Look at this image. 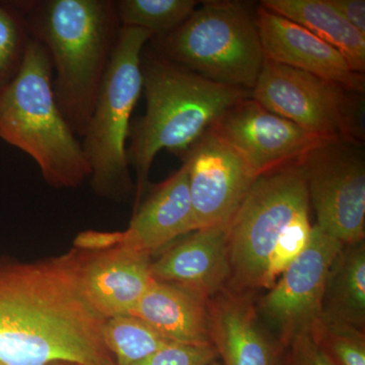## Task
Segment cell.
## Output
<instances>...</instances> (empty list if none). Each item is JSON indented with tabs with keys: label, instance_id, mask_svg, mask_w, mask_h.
I'll use <instances>...</instances> for the list:
<instances>
[{
	"label": "cell",
	"instance_id": "obj_3",
	"mask_svg": "<svg viewBox=\"0 0 365 365\" xmlns=\"http://www.w3.org/2000/svg\"><path fill=\"white\" fill-rule=\"evenodd\" d=\"M146 111L132 120L127 153L136 172L140 203L153 160L160 150L177 153L198 140L232 106L251 91L213 83L157 52L141 57Z\"/></svg>",
	"mask_w": 365,
	"mask_h": 365
},
{
	"label": "cell",
	"instance_id": "obj_2",
	"mask_svg": "<svg viewBox=\"0 0 365 365\" xmlns=\"http://www.w3.org/2000/svg\"><path fill=\"white\" fill-rule=\"evenodd\" d=\"M47 50L59 109L83 137L121 31L115 0H14Z\"/></svg>",
	"mask_w": 365,
	"mask_h": 365
},
{
	"label": "cell",
	"instance_id": "obj_31",
	"mask_svg": "<svg viewBox=\"0 0 365 365\" xmlns=\"http://www.w3.org/2000/svg\"><path fill=\"white\" fill-rule=\"evenodd\" d=\"M0 365H4V364H2L1 362H0Z\"/></svg>",
	"mask_w": 365,
	"mask_h": 365
},
{
	"label": "cell",
	"instance_id": "obj_27",
	"mask_svg": "<svg viewBox=\"0 0 365 365\" xmlns=\"http://www.w3.org/2000/svg\"><path fill=\"white\" fill-rule=\"evenodd\" d=\"M122 241L121 232H96L88 230L79 234L74 240V246L78 250L105 252L117 248Z\"/></svg>",
	"mask_w": 365,
	"mask_h": 365
},
{
	"label": "cell",
	"instance_id": "obj_21",
	"mask_svg": "<svg viewBox=\"0 0 365 365\" xmlns=\"http://www.w3.org/2000/svg\"><path fill=\"white\" fill-rule=\"evenodd\" d=\"M103 342L116 357V365H133L173 341L134 316H119L106 319L102 328Z\"/></svg>",
	"mask_w": 365,
	"mask_h": 365
},
{
	"label": "cell",
	"instance_id": "obj_5",
	"mask_svg": "<svg viewBox=\"0 0 365 365\" xmlns=\"http://www.w3.org/2000/svg\"><path fill=\"white\" fill-rule=\"evenodd\" d=\"M150 40L148 31L122 26L81 143L91 186L107 198L123 199L133 189L127 143L132 113L143 91L141 57Z\"/></svg>",
	"mask_w": 365,
	"mask_h": 365
},
{
	"label": "cell",
	"instance_id": "obj_14",
	"mask_svg": "<svg viewBox=\"0 0 365 365\" xmlns=\"http://www.w3.org/2000/svg\"><path fill=\"white\" fill-rule=\"evenodd\" d=\"M252 295L227 287L209 299L211 344L222 365H280L282 346L261 321Z\"/></svg>",
	"mask_w": 365,
	"mask_h": 365
},
{
	"label": "cell",
	"instance_id": "obj_26",
	"mask_svg": "<svg viewBox=\"0 0 365 365\" xmlns=\"http://www.w3.org/2000/svg\"><path fill=\"white\" fill-rule=\"evenodd\" d=\"M280 365H333L309 333L299 334L283 348Z\"/></svg>",
	"mask_w": 365,
	"mask_h": 365
},
{
	"label": "cell",
	"instance_id": "obj_22",
	"mask_svg": "<svg viewBox=\"0 0 365 365\" xmlns=\"http://www.w3.org/2000/svg\"><path fill=\"white\" fill-rule=\"evenodd\" d=\"M196 0H117L121 26L143 29L160 39L188 20L195 11Z\"/></svg>",
	"mask_w": 365,
	"mask_h": 365
},
{
	"label": "cell",
	"instance_id": "obj_15",
	"mask_svg": "<svg viewBox=\"0 0 365 365\" xmlns=\"http://www.w3.org/2000/svg\"><path fill=\"white\" fill-rule=\"evenodd\" d=\"M150 255L124 248L86 257L81 287L91 307L103 319L130 316L153 282Z\"/></svg>",
	"mask_w": 365,
	"mask_h": 365
},
{
	"label": "cell",
	"instance_id": "obj_30",
	"mask_svg": "<svg viewBox=\"0 0 365 365\" xmlns=\"http://www.w3.org/2000/svg\"><path fill=\"white\" fill-rule=\"evenodd\" d=\"M54 365H69L68 364H54Z\"/></svg>",
	"mask_w": 365,
	"mask_h": 365
},
{
	"label": "cell",
	"instance_id": "obj_1",
	"mask_svg": "<svg viewBox=\"0 0 365 365\" xmlns=\"http://www.w3.org/2000/svg\"><path fill=\"white\" fill-rule=\"evenodd\" d=\"M76 251L23 263L0 258V362L116 365L103 342L105 319L81 287Z\"/></svg>",
	"mask_w": 365,
	"mask_h": 365
},
{
	"label": "cell",
	"instance_id": "obj_8",
	"mask_svg": "<svg viewBox=\"0 0 365 365\" xmlns=\"http://www.w3.org/2000/svg\"><path fill=\"white\" fill-rule=\"evenodd\" d=\"M317 223L344 245L365 239V162L354 141L332 138L299 163Z\"/></svg>",
	"mask_w": 365,
	"mask_h": 365
},
{
	"label": "cell",
	"instance_id": "obj_24",
	"mask_svg": "<svg viewBox=\"0 0 365 365\" xmlns=\"http://www.w3.org/2000/svg\"><path fill=\"white\" fill-rule=\"evenodd\" d=\"M309 335L333 365H365V331L321 318Z\"/></svg>",
	"mask_w": 365,
	"mask_h": 365
},
{
	"label": "cell",
	"instance_id": "obj_19",
	"mask_svg": "<svg viewBox=\"0 0 365 365\" xmlns=\"http://www.w3.org/2000/svg\"><path fill=\"white\" fill-rule=\"evenodd\" d=\"M261 6L294 21L347 60L352 71H365V35L354 28L329 0H264Z\"/></svg>",
	"mask_w": 365,
	"mask_h": 365
},
{
	"label": "cell",
	"instance_id": "obj_11",
	"mask_svg": "<svg viewBox=\"0 0 365 365\" xmlns=\"http://www.w3.org/2000/svg\"><path fill=\"white\" fill-rule=\"evenodd\" d=\"M177 155L188 172L194 230L227 227L256 180L247 163L212 128Z\"/></svg>",
	"mask_w": 365,
	"mask_h": 365
},
{
	"label": "cell",
	"instance_id": "obj_9",
	"mask_svg": "<svg viewBox=\"0 0 365 365\" xmlns=\"http://www.w3.org/2000/svg\"><path fill=\"white\" fill-rule=\"evenodd\" d=\"M346 91L328 79L265 59L251 98L314 135L353 140L356 127Z\"/></svg>",
	"mask_w": 365,
	"mask_h": 365
},
{
	"label": "cell",
	"instance_id": "obj_18",
	"mask_svg": "<svg viewBox=\"0 0 365 365\" xmlns=\"http://www.w3.org/2000/svg\"><path fill=\"white\" fill-rule=\"evenodd\" d=\"M208 302L180 285L153 280L130 316L143 319L173 342L212 345Z\"/></svg>",
	"mask_w": 365,
	"mask_h": 365
},
{
	"label": "cell",
	"instance_id": "obj_7",
	"mask_svg": "<svg viewBox=\"0 0 365 365\" xmlns=\"http://www.w3.org/2000/svg\"><path fill=\"white\" fill-rule=\"evenodd\" d=\"M157 53L220 83L252 91L264 57L256 13L239 1H205L174 32L153 39Z\"/></svg>",
	"mask_w": 365,
	"mask_h": 365
},
{
	"label": "cell",
	"instance_id": "obj_10",
	"mask_svg": "<svg viewBox=\"0 0 365 365\" xmlns=\"http://www.w3.org/2000/svg\"><path fill=\"white\" fill-rule=\"evenodd\" d=\"M343 245L314 225L306 249L255 300L261 321L282 348L299 334H309L321 317L327 275Z\"/></svg>",
	"mask_w": 365,
	"mask_h": 365
},
{
	"label": "cell",
	"instance_id": "obj_20",
	"mask_svg": "<svg viewBox=\"0 0 365 365\" xmlns=\"http://www.w3.org/2000/svg\"><path fill=\"white\" fill-rule=\"evenodd\" d=\"M321 318L365 331V241L343 245L327 275Z\"/></svg>",
	"mask_w": 365,
	"mask_h": 365
},
{
	"label": "cell",
	"instance_id": "obj_23",
	"mask_svg": "<svg viewBox=\"0 0 365 365\" xmlns=\"http://www.w3.org/2000/svg\"><path fill=\"white\" fill-rule=\"evenodd\" d=\"M31 40L24 14L14 0H0V93L20 72Z\"/></svg>",
	"mask_w": 365,
	"mask_h": 365
},
{
	"label": "cell",
	"instance_id": "obj_16",
	"mask_svg": "<svg viewBox=\"0 0 365 365\" xmlns=\"http://www.w3.org/2000/svg\"><path fill=\"white\" fill-rule=\"evenodd\" d=\"M151 275L210 299L227 287L230 278L227 227L201 228L190 232L151 262Z\"/></svg>",
	"mask_w": 365,
	"mask_h": 365
},
{
	"label": "cell",
	"instance_id": "obj_13",
	"mask_svg": "<svg viewBox=\"0 0 365 365\" xmlns=\"http://www.w3.org/2000/svg\"><path fill=\"white\" fill-rule=\"evenodd\" d=\"M256 24L265 59L328 79L353 93H364V74L353 71L339 51L304 26L261 6L256 11Z\"/></svg>",
	"mask_w": 365,
	"mask_h": 365
},
{
	"label": "cell",
	"instance_id": "obj_12",
	"mask_svg": "<svg viewBox=\"0 0 365 365\" xmlns=\"http://www.w3.org/2000/svg\"><path fill=\"white\" fill-rule=\"evenodd\" d=\"M241 155L254 177L302 162L324 138L268 111L252 98L227 110L212 127Z\"/></svg>",
	"mask_w": 365,
	"mask_h": 365
},
{
	"label": "cell",
	"instance_id": "obj_17",
	"mask_svg": "<svg viewBox=\"0 0 365 365\" xmlns=\"http://www.w3.org/2000/svg\"><path fill=\"white\" fill-rule=\"evenodd\" d=\"M194 232L186 165L158 185L134 211L120 248L150 255Z\"/></svg>",
	"mask_w": 365,
	"mask_h": 365
},
{
	"label": "cell",
	"instance_id": "obj_32",
	"mask_svg": "<svg viewBox=\"0 0 365 365\" xmlns=\"http://www.w3.org/2000/svg\"><path fill=\"white\" fill-rule=\"evenodd\" d=\"M69 365H76V364H69Z\"/></svg>",
	"mask_w": 365,
	"mask_h": 365
},
{
	"label": "cell",
	"instance_id": "obj_25",
	"mask_svg": "<svg viewBox=\"0 0 365 365\" xmlns=\"http://www.w3.org/2000/svg\"><path fill=\"white\" fill-rule=\"evenodd\" d=\"M217 359L212 345L170 343L133 365H209Z\"/></svg>",
	"mask_w": 365,
	"mask_h": 365
},
{
	"label": "cell",
	"instance_id": "obj_6",
	"mask_svg": "<svg viewBox=\"0 0 365 365\" xmlns=\"http://www.w3.org/2000/svg\"><path fill=\"white\" fill-rule=\"evenodd\" d=\"M309 206L300 163L257 178L227 225V288L251 294L266 289L274 251L294 228L311 222Z\"/></svg>",
	"mask_w": 365,
	"mask_h": 365
},
{
	"label": "cell",
	"instance_id": "obj_4",
	"mask_svg": "<svg viewBox=\"0 0 365 365\" xmlns=\"http://www.w3.org/2000/svg\"><path fill=\"white\" fill-rule=\"evenodd\" d=\"M0 139L32 158L54 188L90 179L81 143L55 98L51 60L37 41L31 40L20 72L0 93Z\"/></svg>",
	"mask_w": 365,
	"mask_h": 365
},
{
	"label": "cell",
	"instance_id": "obj_28",
	"mask_svg": "<svg viewBox=\"0 0 365 365\" xmlns=\"http://www.w3.org/2000/svg\"><path fill=\"white\" fill-rule=\"evenodd\" d=\"M336 9L360 33L365 35L364 0H329Z\"/></svg>",
	"mask_w": 365,
	"mask_h": 365
},
{
	"label": "cell",
	"instance_id": "obj_29",
	"mask_svg": "<svg viewBox=\"0 0 365 365\" xmlns=\"http://www.w3.org/2000/svg\"><path fill=\"white\" fill-rule=\"evenodd\" d=\"M209 365H222L220 364V359L215 360V361H213L212 364H210Z\"/></svg>",
	"mask_w": 365,
	"mask_h": 365
}]
</instances>
